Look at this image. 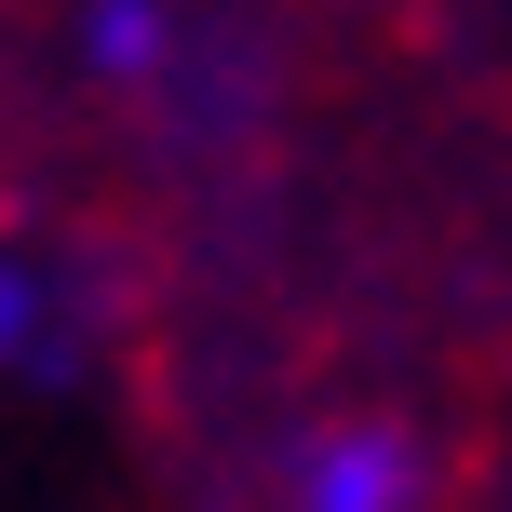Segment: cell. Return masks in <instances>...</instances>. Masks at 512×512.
<instances>
[{
    "label": "cell",
    "mask_w": 512,
    "mask_h": 512,
    "mask_svg": "<svg viewBox=\"0 0 512 512\" xmlns=\"http://www.w3.org/2000/svg\"><path fill=\"white\" fill-rule=\"evenodd\" d=\"M418 486H432V459L391 418H337L283 459V512H418Z\"/></svg>",
    "instance_id": "obj_1"
},
{
    "label": "cell",
    "mask_w": 512,
    "mask_h": 512,
    "mask_svg": "<svg viewBox=\"0 0 512 512\" xmlns=\"http://www.w3.org/2000/svg\"><path fill=\"white\" fill-rule=\"evenodd\" d=\"M68 54H81V81L135 95V81H162V68H176V14H162V0H81Z\"/></svg>",
    "instance_id": "obj_2"
},
{
    "label": "cell",
    "mask_w": 512,
    "mask_h": 512,
    "mask_svg": "<svg viewBox=\"0 0 512 512\" xmlns=\"http://www.w3.org/2000/svg\"><path fill=\"white\" fill-rule=\"evenodd\" d=\"M14 364H54V270L27 243H0V378Z\"/></svg>",
    "instance_id": "obj_3"
}]
</instances>
